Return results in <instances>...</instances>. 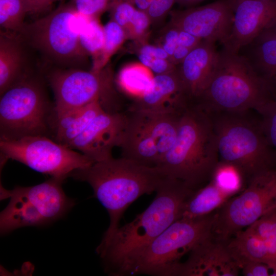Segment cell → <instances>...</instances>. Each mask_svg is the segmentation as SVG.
Masks as SVG:
<instances>
[{
    "label": "cell",
    "mask_w": 276,
    "mask_h": 276,
    "mask_svg": "<svg viewBox=\"0 0 276 276\" xmlns=\"http://www.w3.org/2000/svg\"><path fill=\"white\" fill-rule=\"evenodd\" d=\"M179 29L175 27L168 31L165 37V42L163 48L169 56L172 57L174 51L178 45Z\"/></svg>",
    "instance_id": "38"
},
{
    "label": "cell",
    "mask_w": 276,
    "mask_h": 276,
    "mask_svg": "<svg viewBox=\"0 0 276 276\" xmlns=\"http://www.w3.org/2000/svg\"><path fill=\"white\" fill-rule=\"evenodd\" d=\"M226 244L238 267L245 261H258L268 264L273 272L274 265L265 245L261 239L246 229L238 232Z\"/></svg>",
    "instance_id": "23"
},
{
    "label": "cell",
    "mask_w": 276,
    "mask_h": 276,
    "mask_svg": "<svg viewBox=\"0 0 276 276\" xmlns=\"http://www.w3.org/2000/svg\"><path fill=\"white\" fill-rule=\"evenodd\" d=\"M245 229L265 245L274 265L272 276H276V209L263 215Z\"/></svg>",
    "instance_id": "27"
},
{
    "label": "cell",
    "mask_w": 276,
    "mask_h": 276,
    "mask_svg": "<svg viewBox=\"0 0 276 276\" xmlns=\"http://www.w3.org/2000/svg\"><path fill=\"white\" fill-rule=\"evenodd\" d=\"M212 120L220 161L237 167L247 182L276 167V152L269 144L260 121L252 123L242 113L221 112Z\"/></svg>",
    "instance_id": "6"
},
{
    "label": "cell",
    "mask_w": 276,
    "mask_h": 276,
    "mask_svg": "<svg viewBox=\"0 0 276 276\" xmlns=\"http://www.w3.org/2000/svg\"><path fill=\"white\" fill-rule=\"evenodd\" d=\"M253 41V67L269 83L276 72V37L264 30Z\"/></svg>",
    "instance_id": "25"
},
{
    "label": "cell",
    "mask_w": 276,
    "mask_h": 276,
    "mask_svg": "<svg viewBox=\"0 0 276 276\" xmlns=\"http://www.w3.org/2000/svg\"><path fill=\"white\" fill-rule=\"evenodd\" d=\"M47 79L54 95V112L82 107L96 101L100 102L106 110L113 111L107 96L109 80L101 71L57 69L48 75Z\"/></svg>",
    "instance_id": "12"
},
{
    "label": "cell",
    "mask_w": 276,
    "mask_h": 276,
    "mask_svg": "<svg viewBox=\"0 0 276 276\" xmlns=\"http://www.w3.org/2000/svg\"><path fill=\"white\" fill-rule=\"evenodd\" d=\"M178 72L158 74L129 110L182 113L190 104Z\"/></svg>",
    "instance_id": "17"
},
{
    "label": "cell",
    "mask_w": 276,
    "mask_h": 276,
    "mask_svg": "<svg viewBox=\"0 0 276 276\" xmlns=\"http://www.w3.org/2000/svg\"><path fill=\"white\" fill-rule=\"evenodd\" d=\"M191 51V49L187 47L178 45L176 48L172 57L174 61L182 62Z\"/></svg>",
    "instance_id": "43"
},
{
    "label": "cell",
    "mask_w": 276,
    "mask_h": 276,
    "mask_svg": "<svg viewBox=\"0 0 276 276\" xmlns=\"http://www.w3.org/2000/svg\"><path fill=\"white\" fill-rule=\"evenodd\" d=\"M211 179L235 195L244 189L245 179L241 171L233 165L222 161H219Z\"/></svg>",
    "instance_id": "29"
},
{
    "label": "cell",
    "mask_w": 276,
    "mask_h": 276,
    "mask_svg": "<svg viewBox=\"0 0 276 276\" xmlns=\"http://www.w3.org/2000/svg\"><path fill=\"white\" fill-rule=\"evenodd\" d=\"M261 1H274V0H261Z\"/></svg>",
    "instance_id": "50"
},
{
    "label": "cell",
    "mask_w": 276,
    "mask_h": 276,
    "mask_svg": "<svg viewBox=\"0 0 276 276\" xmlns=\"http://www.w3.org/2000/svg\"><path fill=\"white\" fill-rule=\"evenodd\" d=\"M234 19L224 49L239 53L276 18V0H232Z\"/></svg>",
    "instance_id": "15"
},
{
    "label": "cell",
    "mask_w": 276,
    "mask_h": 276,
    "mask_svg": "<svg viewBox=\"0 0 276 276\" xmlns=\"http://www.w3.org/2000/svg\"><path fill=\"white\" fill-rule=\"evenodd\" d=\"M195 191L182 181L167 177L147 209L131 222L104 235L96 252L106 272L117 276L126 263L180 219L186 201Z\"/></svg>",
    "instance_id": "1"
},
{
    "label": "cell",
    "mask_w": 276,
    "mask_h": 276,
    "mask_svg": "<svg viewBox=\"0 0 276 276\" xmlns=\"http://www.w3.org/2000/svg\"><path fill=\"white\" fill-rule=\"evenodd\" d=\"M13 32L0 33V95L30 74L25 69V56L20 39Z\"/></svg>",
    "instance_id": "21"
},
{
    "label": "cell",
    "mask_w": 276,
    "mask_h": 276,
    "mask_svg": "<svg viewBox=\"0 0 276 276\" xmlns=\"http://www.w3.org/2000/svg\"><path fill=\"white\" fill-rule=\"evenodd\" d=\"M53 109L43 82L30 74L1 95L0 140L50 137Z\"/></svg>",
    "instance_id": "7"
},
{
    "label": "cell",
    "mask_w": 276,
    "mask_h": 276,
    "mask_svg": "<svg viewBox=\"0 0 276 276\" xmlns=\"http://www.w3.org/2000/svg\"><path fill=\"white\" fill-rule=\"evenodd\" d=\"M240 269L226 243L211 235L196 245L185 262H180L172 276H236Z\"/></svg>",
    "instance_id": "16"
},
{
    "label": "cell",
    "mask_w": 276,
    "mask_h": 276,
    "mask_svg": "<svg viewBox=\"0 0 276 276\" xmlns=\"http://www.w3.org/2000/svg\"><path fill=\"white\" fill-rule=\"evenodd\" d=\"M276 209V167L252 177L245 188L215 211L212 235L226 243L263 215Z\"/></svg>",
    "instance_id": "10"
},
{
    "label": "cell",
    "mask_w": 276,
    "mask_h": 276,
    "mask_svg": "<svg viewBox=\"0 0 276 276\" xmlns=\"http://www.w3.org/2000/svg\"><path fill=\"white\" fill-rule=\"evenodd\" d=\"M149 68L157 75L173 72L166 59H163L154 58Z\"/></svg>",
    "instance_id": "40"
},
{
    "label": "cell",
    "mask_w": 276,
    "mask_h": 276,
    "mask_svg": "<svg viewBox=\"0 0 276 276\" xmlns=\"http://www.w3.org/2000/svg\"><path fill=\"white\" fill-rule=\"evenodd\" d=\"M142 112L145 115L148 125L157 144L160 162L176 140L183 112Z\"/></svg>",
    "instance_id": "24"
},
{
    "label": "cell",
    "mask_w": 276,
    "mask_h": 276,
    "mask_svg": "<svg viewBox=\"0 0 276 276\" xmlns=\"http://www.w3.org/2000/svg\"><path fill=\"white\" fill-rule=\"evenodd\" d=\"M0 151L2 163L8 159L16 160L35 171L63 180L95 163L80 152L45 135L0 140Z\"/></svg>",
    "instance_id": "11"
},
{
    "label": "cell",
    "mask_w": 276,
    "mask_h": 276,
    "mask_svg": "<svg viewBox=\"0 0 276 276\" xmlns=\"http://www.w3.org/2000/svg\"><path fill=\"white\" fill-rule=\"evenodd\" d=\"M239 268L245 276H271L272 270L267 264L254 261L241 263Z\"/></svg>",
    "instance_id": "35"
},
{
    "label": "cell",
    "mask_w": 276,
    "mask_h": 276,
    "mask_svg": "<svg viewBox=\"0 0 276 276\" xmlns=\"http://www.w3.org/2000/svg\"><path fill=\"white\" fill-rule=\"evenodd\" d=\"M175 0H153L146 11L150 19L162 18L172 8Z\"/></svg>",
    "instance_id": "36"
},
{
    "label": "cell",
    "mask_w": 276,
    "mask_h": 276,
    "mask_svg": "<svg viewBox=\"0 0 276 276\" xmlns=\"http://www.w3.org/2000/svg\"><path fill=\"white\" fill-rule=\"evenodd\" d=\"M203 0H194V2H193V4H197V3H199L202 1H203Z\"/></svg>",
    "instance_id": "49"
},
{
    "label": "cell",
    "mask_w": 276,
    "mask_h": 276,
    "mask_svg": "<svg viewBox=\"0 0 276 276\" xmlns=\"http://www.w3.org/2000/svg\"><path fill=\"white\" fill-rule=\"evenodd\" d=\"M70 176L89 184L94 196L107 210L110 223L105 235L119 227L125 211L133 202L156 192L167 177L158 167L144 166L122 156L94 163Z\"/></svg>",
    "instance_id": "2"
},
{
    "label": "cell",
    "mask_w": 276,
    "mask_h": 276,
    "mask_svg": "<svg viewBox=\"0 0 276 276\" xmlns=\"http://www.w3.org/2000/svg\"><path fill=\"white\" fill-rule=\"evenodd\" d=\"M31 9V13L43 12L53 3L59 0H28Z\"/></svg>",
    "instance_id": "42"
},
{
    "label": "cell",
    "mask_w": 276,
    "mask_h": 276,
    "mask_svg": "<svg viewBox=\"0 0 276 276\" xmlns=\"http://www.w3.org/2000/svg\"><path fill=\"white\" fill-rule=\"evenodd\" d=\"M141 53L149 54L154 58L166 59L169 56L162 47H156L151 45L142 47Z\"/></svg>",
    "instance_id": "41"
},
{
    "label": "cell",
    "mask_w": 276,
    "mask_h": 276,
    "mask_svg": "<svg viewBox=\"0 0 276 276\" xmlns=\"http://www.w3.org/2000/svg\"><path fill=\"white\" fill-rule=\"evenodd\" d=\"M275 100L271 84L246 58L223 49L210 82L194 103L209 113L252 109L262 116Z\"/></svg>",
    "instance_id": "4"
},
{
    "label": "cell",
    "mask_w": 276,
    "mask_h": 276,
    "mask_svg": "<svg viewBox=\"0 0 276 276\" xmlns=\"http://www.w3.org/2000/svg\"><path fill=\"white\" fill-rule=\"evenodd\" d=\"M106 110L96 101L85 106L56 112L53 111L50 122V137L68 146L80 135L100 113Z\"/></svg>",
    "instance_id": "20"
},
{
    "label": "cell",
    "mask_w": 276,
    "mask_h": 276,
    "mask_svg": "<svg viewBox=\"0 0 276 276\" xmlns=\"http://www.w3.org/2000/svg\"><path fill=\"white\" fill-rule=\"evenodd\" d=\"M126 122V114L104 110L68 147L85 154L95 163L111 158L113 148L121 144Z\"/></svg>",
    "instance_id": "14"
},
{
    "label": "cell",
    "mask_w": 276,
    "mask_h": 276,
    "mask_svg": "<svg viewBox=\"0 0 276 276\" xmlns=\"http://www.w3.org/2000/svg\"><path fill=\"white\" fill-rule=\"evenodd\" d=\"M178 29V45L187 47L192 50L201 41V39L194 36L189 32L179 28Z\"/></svg>",
    "instance_id": "39"
},
{
    "label": "cell",
    "mask_w": 276,
    "mask_h": 276,
    "mask_svg": "<svg viewBox=\"0 0 276 276\" xmlns=\"http://www.w3.org/2000/svg\"><path fill=\"white\" fill-rule=\"evenodd\" d=\"M79 40L84 52L87 56H93L95 61L100 55L104 43L103 27L97 17H87L80 30Z\"/></svg>",
    "instance_id": "28"
},
{
    "label": "cell",
    "mask_w": 276,
    "mask_h": 276,
    "mask_svg": "<svg viewBox=\"0 0 276 276\" xmlns=\"http://www.w3.org/2000/svg\"><path fill=\"white\" fill-rule=\"evenodd\" d=\"M28 13H31L28 0H0V26L7 31L20 33Z\"/></svg>",
    "instance_id": "26"
},
{
    "label": "cell",
    "mask_w": 276,
    "mask_h": 276,
    "mask_svg": "<svg viewBox=\"0 0 276 276\" xmlns=\"http://www.w3.org/2000/svg\"><path fill=\"white\" fill-rule=\"evenodd\" d=\"M63 180L51 177L35 186H17L10 190L1 186V199H10L1 213V234L25 226L45 225L62 217L75 204L62 188Z\"/></svg>",
    "instance_id": "8"
},
{
    "label": "cell",
    "mask_w": 276,
    "mask_h": 276,
    "mask_svg": "<svg viewBox=\"0 0 276 276\" xmlns=\"http://www.w3.org/2000/svg\"><path fill=\"white\" fill-rule=\"evenodd\" d=\"M126 116V124L119 146L122 157L144 166L157 167L160 155L144 113L129 110Z\"/></svg>",
    "instance_id": "19"
},
{
    "label": "cell",
    "mask_w": 276,
    "mask_h": 276,
    "mask_svg": "<svg viewBox=\"0 0 276 276\" xmlns=\"http://www.w3.org/2000/svg\"><path fill=\"white\" fill-rule=\"evenodd\" d=\"M264 30L276 37V18Z\"/></svg>",
    "instance_id": "46"
},
{
    "label": "cell",
    "mask_w": 276,
    "mask_h": 276,
    "mask_svg": "<svg viewBox=\"0 0 276 276\" xmlns=\"http://www.w3.org/2000/svg\"><path fill=\"white\" fill-rule=\"evenodd\" d=\"M174 25L201 39L223 44L232 30V0H219L206 5L173 13Z\"/></svg>",
    "instance_id": "13"
},
{
    "label": "cell",
    "mask_w": 276,
    "mask_h": 276,
    "mask_svg": "<svg viewBox=\"0 0 276 276\" xmlns=\"http://www.w3.org/2000/svg\"><path fill=\"white\" fill-rule=\"evenodd\" d=\"M235 196L213 180L195 190L186 201L180 218L194 219L216 211L227 200Z\"/></svg>",
    "instance_id": "22"
},
{
    "label": "cell",
    "mask_w": 276,
    "mask_h": 276,
    "mask_svg": "<svg viewBox=\"0 0 276 276\" xmlns=\"http://www.w3.org/2000/svg\"><path fill=\"white\" fill-rule=\"evenodd\" d=\"M88 17L72 3L62 4L42 18L26 24L19 34L51 60L79 68L87 56L80 45L79 35Z\"/></svg>",
    "instance_id": "9"
},
{
    "label": "cell",
    "mask_w": 276,
    "mask_h": 276,
    "mask_svg": "<svg viewBox=\"0 0 276 276\" xmlns=\"http://www.w3.org/2000/svg\"><path fill=\"white\" fill-rule=\"evenodd\" d=\"M152 78L143 65L126 67L121 71L119 75L121 85L131 90L140 91L141 95L149 87Z\"/></svg>",
    "instance_id": "31"
},
{
    "label": "cell",
    "mask_w": 276,
    "mask_h": 276,
    "mask_svg": "<svg viewBox=\"0 0 276 276\" xmlns=\"http://www.w3.org/2000/svg\"><path fill=\"white\" fill-rule=\"evenodd\" d=\"M139 58L142 65L148 68L150 67L154 59L150 55L143 53H140Z\"/></svg>",
    "instance_id": "44"
},
{
    "label": "cell",
    "mask_w": 276,
    "mask_h": 276,
    "mask_svg": "<svg viewBox=\"0 0 276 276\" xmlns=\"http://www.w3.org/2000/svg\"><path fill=\"white\" fill-rule=\"evenodd\" d=\"M149 21L150 18L146 12L136 9L129 25L136 35H141L148 28Z\"/></svg>",
    "instance_id": "37"
},
{
    "label": "cell",
    "mask_w": 276,
    "mask_h": 276,
    "mask_svg": "<svg viewBox=\"0 0 276 276\" xmlns=\"http://www.w3.org/2000/svg\"><path fill=\"white\" fill-rule=\"evenodd\" d=\"M176 2L182 5H193L194 0H175Z\"/></svg>",
    "instance_id": "47"
},
{
    "label": "cell",
    "mask_w": 276,
    "mask_h": 276,
    "mask_svg": "<svg viewBox=\"0 0 276 276\" xmlns=\"http://www.w3.org/2000/svg\"><path fill=\"white\" fill-rule=\"evenodd\" d=\"M269 82L276 93V72L270 80Z\"/></svg>",
    "instance_id": "48"
},
{
    "label": "cell",
    "mask_w": 276,
    "mask_h": 276,
    "mask_svg": "<svg viewBox=\"0 0 276 276\" xmlns=\"http://www.w3.org/2000/svg\"><path fill=\"white\" fill-rule=\"evenodd\" d=\"M112 20L122 27L129 25L136 10L132 4L127 0H116L110 6Z\"/></svg>",
    "instance_id": "34"
},
{
    "label": "cell",
    "mask_w": 276,
    "mask_h": 276,
    "mask_svg": "<svg viewBox=\"0 0 276 276\" xmlns=\"http://www.w3.org/2000/svg\"><path fill=\"white\" fill-rule=\"evenodd\" d=\"M219 161L211 114L191 104L181 115L176 140L157 167L196 190L207 183Z\"/></svg>",
    "instance_id": "3"
},
{
    "label": "cell",
    "mask_w": 276,
    "mask_h": 276,
    "mask_svg": "<svg viewBox=\"0 0 276 276\" xmlns=\"http://www.w3.org/2000/svg\"><path fill=\"white\" fill-rule=\"evenodd\" d=\"M261 116L262 130L269 144L276 152V100Z\"/></svg>",
    "instance_id": "33"
},
{
    "label": "cell",
    "mask_w": 276,
    "mask_h": 276,
    "mask_svg": "<svg viewBox=\"0 0 276 276\" xmlns=\"http://www.w3.org/2000/svg\"><path fill=\"white\" fill-rule=\"evenodd\" d=\"M104 43L98 59L94 61L91 71H100L109 58L121 44L125 37L123 28L113 20L103 26Z\"/></svg>",
    "instance_id": "30"
},
{
    "label": "cell",
    "mask_w": 276,
    "mask_h": 276,
    "mask_svg": "<svg viewBox=\"0 0 276 276\" xmlns=\"http://www.w3.org/2000/svg\"><path fill=\"white\" fill-rule=\"evenodd\" d=\"M116 0H72V4L80 13L90 17H97L108 10Z\"/></svg>",
    "instance_id": "32"
},
{
    "label": "cell",
    "mask_w": 276,
    "mask_h": 276,
    "mask_svg": "<svg viewBox=\"0 0 276 276\" xmlns=\"http://www.w3.org/2000/svg\"><path fill=\"white\" fill-rule=\"evenodd\" d=\"M214 43L201 41L182 61L178 73L191 103L201 96L214 73L219 56Z\"/></svg>",
    "instance_id": "18"
},
{
    "label": "cell",
    "mask_w": 276,
    "mask_h": 276,
    "mask_svg": "<svg viewBox=\"0 0 276 276\" xmlns=\"http://www.w3.org/2000/svg\"><path fill=\"white\" fill-rule=\"evenodd\" d=\"M215 216V211L175 221L126 263L117 276H172L181 258L212 235Z\"/></svg>",
    "instance_id": "5"
},
{
    "label": "cell",
    "mask_w": 276,
    "mask_h": 276,
    "mask_svg": "<svg viewBox=\"0 0 276 276\" xmlns=\"http://www.w3.org/2000/svg\"><path fill=\"white\" fill-rule=\"evenodd\" d=\"M153 0H133L139 10L146 12Z\"/></svg>",
    "instance_id": "45"
}]
</instances>
